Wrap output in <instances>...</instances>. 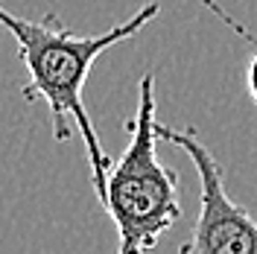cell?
<instances>
[{
    "instance_id": "cell-1",
    "label": "cell",
    "mask_w": 257,
    "mask_h": 254,
    "mask_svg": "<svg viewBox=\"0 0 257 254\" xmlns=\"http://www.w3.org/2000/svg\"><path fill=\"white\" fill-rule=\"evenodd\" d=\"M158 12L161 3L149 0L132 18L114 24L111 30L99 32V35H76L56 18H44V21L18 18L6 6H0V27L15 38L21 62L30 76V82L24 85V99L47 102L50 120H53V138L59 143L70 141L73 129L79 132L82 143H85V155H88V167H91L96 202L102 199L108 158H105V149L99 146L96 129L91 123V114L82 96L85 82L91 76V67L105 50L135 38L146 24L158 18Z\"/></svg>"
},
{
    "instance_id": "cell-2",
    "label": "cell",
    "mask_w": 257,
    "mask_h": 254,
    "mask_svg": "<svg viewBox=\"0 0 257 254\" xmlns=\"http://www.w3.org/2000/svg\"><path fill=\"white\" fill-rule=\"evenodd\" d=\"M128 146L105 173L99 207L117 228V251L138 254L155 248L181 216L178 175L158 158L155 135V76L138 82V108L128 123Z\"/></svg>"
},
{
    "instance_id": "cell-3",
    "label": "cell",
    "mask_w": 257,
    "mask_h": 254,
    "mask_svg": "<svg viewBox=\"0 0 257 254\" xmlns=\"http://www.w3.org/2000/svg\"><path fill=\"white\" fill-rule=\"evenodd\" d=\"M155 135L158 141L173 143L190 155L202 184L199 219L193 225L190 239L181 245V254H257V219L228 196L222 164L199 138V132L155 120Z\"/></svg>"
},
{
    "instance_id": "cell-4",
    "label": "cell",
    "mask_w": 257,
    "mask_h": 254,
    "mask_svg": "<svg viewBox=\"0 0 257 254\" xmlns=\"http://www.w3.org/2000/svg\"><path fill=\"white\" fill-rule=\"evenodd\" d=\"M245 88H248V96H251V102L257 105V50L251 53V59H248V67H245Z\"/></svg>"
}]
</instances>
